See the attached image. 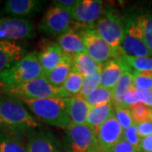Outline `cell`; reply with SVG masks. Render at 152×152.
<instances>
[{"label": "cell", "instance_id": "cell-8", "mask_svg": "<svg viewBox=\"0 0 152 152\" xmlns=\"http://www.w3.org/2000/svg\"><path fill=\"white\" fill-rule=\"evenodd\" d=\"M65 134L68 152H97L101 150L96 132L89 125H71L66 129Z\"/></svg>", "mask_w": 152, "mask_h": 152}, {"label": "cell", "instance_id": "cell-11", "mask_svg": "<svg viewBox=\"0 0 152 152\" xmlns=\"http://www.w3.org/2000/svg\"><path fill=\"white\" fill-rule=\"evenodd\" d=\"M103 11V2L101 0H77L71 15L77 24L95 28V23L99 20Z\"/></svg>", "mask_w": 152, "mask_h": 152}, {"label": "cell", "instance_id": "cell-37", "mask_svg": "<svg viewBox=\"0 0 152 152\" xmlns=\"http://www.w3.org/2000/svg\"><path fill=\"white\" fill-rule=\"evenodd\" d=\"M136 91H137L138 95L140 96L141 103H144L145 105H146L147 107L152 108V90H148V91L136 90Z\"/></svg>", "mask_w": 152, "mask_h": 152}, {"label": "cell", "instance_id": "cell-16", "mask_svg": "<svg viewBox=\"0 0 152 152\" xmlns=\"http://www.w3.org/2000/svg\"><path fill=\"white\" fill-rule=\"evenodd\" d=\"M37 55L40 64L45 73L54 69L67 56L59 45L53 42H48L44 44Z\"/></svg>", "mask_w": 152, "mask_h": 152}, {"label": "cell", "instance_id": "cell-31", "mask_svg": "<svg viewBox=\"0 0 152 152\" xmlns=\"http://www.w3.org/2000/svg\"><path fill=\"white\" fill-rule=\"evenodd\" d=\"M134 87L139 91L152 90V72L133 71Z\"/></svg>", "mask_w": 152, "mask_h": 152}, {"label": "cell", "instance_id": "cell-21", "mask_svg": "<svg viewBox=\"0 0 152 152\" xmlns=\"http://www.w3.org/2000/svg\"><path fill=\"white\" fill-rule=\"evenodd\" d=\"M72 64L73 58L67 55L62 63L54 69L45 73L46 79L53 86L61 88L72 70Z\"/></svg>", "mask_w": 152, "mask_h": 152}, {"label": "cell", "instance_id": "cell-34", "mask_svg": "<svg viewBox=\"0 0 152 152\" xmlns=\"http://www.w3.org/2000/svg\"><path fill=\"white\" fill-rule=\"evenodd\" d=\"M107 152H140L135 147L133 146L130 143L126 141L124 139H122L118 142L116 145H114L110 150Z\"/></svg>", "mask_w": 152, "mask_h": 152}, {"label": "cell", "instance_id": "cell-20", "mask_svg": "<svg viewBox=\"0 0 152 152\" xmlns=\"http://www.w3.org/2000/svg\"><path fill=\"white\" fill-rule=\"evenodd\" d=\"M134 88L133 70H127L123 74L119 81L113 89V103L114 107H124L126 94Z\"/></svg>", "mask_w": 152, "mask_h": 152}, {"label": "cell", "instance_id": "cell-12", "mask_svg": "<svg viewBox=\"0 0 152 152\" xmlns=\"http://www.w3.org/2000/svg\"><path fill=\"white\" fill-rule=\"evenodd\" d=\"M123 134L124 129L113 113L96 131L98 145L101 150L107 152L123 139Z\"/></svg>", "mask_w": 152, "mask_h": 152}, {"label": "cell", "instance_id": "cell-10", "mask_svg": "<svg viewBox=\"0 0 152 152\" xmlns=\"http://www.w3.org/2000/svg\"><path fill=\"white\" fill-rule=\"evenodd\" d=\"M73 20L70 12L53 4L44 15L38 30L48 36H60L72 27Z\"/></svg>", "mask_w": 152, "mask_h": 152}, {"label": "cell", "instance_id": "cell-22", "mask_svg": "<svg viewBox=\"0 0 152 152\" xmlns=\"http://www.w3.org/2000/svg\"><path fill=\"white\" fill-rule=\"evenodd\" d=\"M113 112L114 106L113 102H109L97 107H91L88 114L86 124L91 127L96 132L99 127L113 114Z\"/></svg>", "mask_w": 152, "mask_h": 152}, {"label": "cell", "instance_id": "cell-1", "mask_svg": "<svg viewBox=\"0 0 152 152\" xmlns=\"http://www.w3.org/2000/svg\"><path fill=\"white\" fill-rule=\"evenodd\" d=\"M41 128L40 121L28 111L20 98L0 94V131L20 139Z\"/></svg>", "mask_w": 152, "mask_h": 152}, {"label": "cell", "instance_id": "cell-25", "mask_svg": "<svg viewBox=\"0 0 152 152\" xmlns=\"http://www.w3.org/2000/svg\"><path fill=\"white\" fill-rule=\"evenodd\" d=\"M85 99L91 107L113 102V90L99 86Z\"/></svg>", "mask_w": 152, "mask_h": 152}, {"label": "cell", "instance_id": "cell-5", "mask_svg": "<svg viewBox=\"0 0 152 152\" xmlns=\"http://www.w3.org/2000/svg\"><path fill=\"white\" fill-rule=\"evenodd\" d=\"M125 23L113 10H106L95 26V31L114 51L123 55L121 44L124 34Z\"/></svg>", "mask_w": 152, "mask_h": 152}, {"label": "cell", "instance_id": "cell-39", "mask_svg": "<svg viewBox=\"0 0 152 152\" xmlns=\"http://www.w3.org/2000/svg\"><path fill=\"white\" fill-rule=\"evenodd\" d=\"M140 152H152V135L142 138L140 144Z\"/></svg>", "mask_w": 152, "mask_h": 152}, {"label": "cell", "instance_id": "cell-30", "mask_svg": "<svg viewBox=\"0 0 152 152\" xmlns=\"http://www.w3.org/2000/svg\"><path fill=\"white\" fill-rule=\"evenodd\" d=\"M101 70L102 68L96 72L84 78L81 91L80 93L81 96L85 98L89 94L94 91L96 89H97L101 85Z\"/></svg>", "mask_w": 152, "mask_h": 152}, {"label": "cell", "instance_id": "cell-7", "mask_svg": "<svg viewBox=\"0 0 152 152\" xmlns=\"http://www.w3.org/2000/svg\"><path fill=\"white\" fill-rule=\"evenodd\" d=\"M75 26L83 37L86 53L97 64L102 65L109 60L119 58V55L96 32L95 28L85 26L77 23Z\"/></svg>", "mask_w": 152, "mask_h": 152}, {"label": "cell", "instance_id": "cell-36", "mask_svg": "<svg viewBox=\"0 0 152 152\" xmlns=\"http://www.w3.org/2000/svg\"><path fill=\"white\" fill-rule=\"evenodd\" d=\"M136 126H137L139 135L141 139L147 136L152 135V120L137 124Z\"/></svg>", "mask_w": 152, "mask_h": 152}, {"label": "cell", "instance_id": "cell-40", "mask_svg": "<svg viewBox=\"0 0 152 152\" xmlns=\"http://www.w3.org/2000/svg\"><path fill=\"white\" fill-rule=\"evenodd\" d=\"M97 152H105V151H102V150H100V151H98Z\"/></svg>", "mask_w": 152, "mask_h": 152}, {"label": "cell", "instance_id": "cell-3", "mask_svg": "<svg viewBox=\"0 0 152 152\" xmlns=\"http://www.w3.org/2000/svg\"><path fill=\"white\" fill-rule=\"evenodd\" d=\"M44 75L45 72L40 64L37 53H30L0 73V88L18 86Z\"/></svg>", "mask_w": 152, "mask_h": 152}, {"label": "cell", "instance_id": "cell-9", "mask_svg": "<svg viewBox=\"0 0 152 152\" xmlns=\"http://www.w3.org/2000/svg\"><path fill=\"white\" fill-rule=\"evenodd\" d=\"M33 23L26 18H0V41H23L35 37Z\"/></svg>", "mask_w": 152, "mask_h": 152}, {"label": "cell", "instance_id": "cell-26", "mask_svg": "<svg viewBox=\"0 0 152 152\" xmlns=\"http://www.w3.org/2000/svg\"><path fill=\"white\" fill-rule=\"evenodd\" d=\"M84 81V77L75 70H71L69 75L68 76L64 84L61 89L67 95L68 97L79 95L82 89V85Z\"/></svg>", "mask_w": 152, "mask_h": 152}, {"label": "cell", "instance_id": "cell-29", "mask_svg": "<svg viewBox=\"0 0 152 152\" xmlns=\"http://www.w3.org/2000/svg\"><path fill=\"white\" fill-rule=\"evenodd\" d=\"M130 111L134 124H140L152 120V108L144 103H139L128 107Z\"/></svg>", "mask_w": 152, "mask_h": 152}, {"label": "cell", "instance_id": "cell-13", "mask_svg": "<svg viewBox=\"0 0 152 152\" xmlns=\"http://www.w3.org/2000/svg\"><path fill=\"white\" fill-rule=\"evenodd\" d=\"M27 138L28 152H62L60 142L51 131L39 129Z\"/></svg>", "mask_w": 152, "mask_h": 152}, {"label": "cell", "instance_id": "cell-14", "mask_svg": "<svg viewBox=\"0 0 152 152\" xmlns=\"http://www.w3.org/2000/svg\"><path fill=\"white\" fill-rule=\"evenodd\" d=\"M132 70L121 57L109 60L102 65L101 86L113 90L125 71Z\"/></svg>", "mask_w": 152, "mask_h": 152}, {"label": "cell", "instance_id": "cell-2", "mask_svg": "<svg viewBox=\"0 0 152 152\" xmlns=\"http://www.w3.org/2000/svg\"><path fill=\"white\" fill-rule=\"evenodd\" d=\"M20 99L37 118L45 124L66 129L72 125L69 113V98Z\"/></svg>", "mask_w": 152, "mask_h": 152}, {"label": "cell", "instance_id": "cell-38", "mask_svg": "<svg viewBox=\"0 0 152 152\" xmlns=\"http://www.w3.org/2000/svg\"><path fill=\"white\" fill-rule=\"evenodd\" d=\"M76 3L77 0H57L53 2L54 5L58 6L61 9H64L70 13L76 5Z\"/></svg>", "mask_w": 152, "mask_h": 152}, {"label": "cell", "instance_id": "cell-23", "mask_svg": "<svg viewBox=\"0 0 152 152\" xmlns=\"http://www.w3.org/2000/svg\"><path fill=\"white\" fill-rule=\"evenodd\" d=\"M101 68L102 65L94 61L86 53L76 55L73 58L72 69L79 73L84 78L96 72Z\"/></svg>", "mask_w": 152, "mask_h": 152}, {"label": "cell", "instance_id": "cell-33", "mask_svg": "<svg viewBox=\"0 0 152 152\" xmlns=\"http://www.w3.org/2000/svg\"><path fill=\"white\" fill-rule=\"evenodd\" d=\"M123 139H124L126 141L130 143L133 146H134L136 149L140 151V144L141 138L139 135L136 124H134L133 125H131L129 128L124 130Z\"/></svg>", "mask_w": 152, "mask_h": 152}, {"label": "cell", "instance_id": "cell-4", "mask_svg": "<svg viewBox=\"0 0 152 152\" xmlns=\"http://www.w3.org/2000/svg\"><path fill=\"white\" fill-rule=\"evenodd\" d=\"M0 94L10 95L25 99H45V98H69L61 88L53 86L46 79L45 75L18 86L1 87Z\"/></svg>", "mask_w": 152, "mask_h": 152}, {"label": "cell", "instance_id": "cell-24", "mask_svg": "<svg viewBox=\"0 0 152 152\" xmlns=\"http://www.w3.org/2000/svg\"><path fill=\"white\" fill-rule=\"evenodd\" d=\"M0 152H28V151L20 138L0 131Z\"/></svg>", "mask_w": 152, "mask_h": 152}, {"label": "cell", "instance_id": "cell-6", "mask_svg": "<svg viewBox=\"0 0 152 152\" xmlns=\"http://www.w3.org/2000/svg\"><path fill=\"white\" fill-rule=\"evenodd\" d=\"M124 23V34L121 44L123 54L137 58L152 57V53L145 42L137 16H128Z\"/></svg>", "mask_w": 152, "mask_h": 152}, {"label": "cell", "instance_id": "cell-32", "mask_svg": "<svg viewBox=\"0 0 152 152\" xmlns=\"http://www.w3.org/2000/svg\"><path fill=\"white\" fill-rule=\"evenodd\" d=\"M114 116L118 121L122 129L125 130L134 124L130 111L125 107H114Z\"/></svg>", "mask_w": 152, "mask_h": 152}, {"label": "cell", "instance_id": "cell-35", "mask_svg": "<svg viewBox=\"0 0 152 152\" xmlns=\"http://www.w3.org/2000/svg\"><path fill=\"white\" fill-rule=\"evenodd\" d=\"M139 103H141V102H140V99L137 91L134 87L130 91H129L125 96L124 107H129L131 106H134V105Z\"/></svg>", "mask_w": 152, "mask_h": 152}, {"label": "cell", "instance_id": "cell-28", "mask_svg": "<svg viewBox=\"0 0 152 152\" xmlns=\"http://www.w3.org/2000/svg\"><path fill=\"white\" fill-rule=\"evenodd\" d=\"M137 20L141 28L145 42L152 53V14L139 15Z\"/></svg>", "mask_w": 152, "mask_h": 152}, {"label": "cell", "instance_id": "cell-27", "mask_svg": "<svg viewBox=\"0 0 152 152\" xmlns=\"http://www.w3.org/2000/svg\"><path fill=\"white\" fill-rule=\"evenodd\" d=\"M120 57L133 71L152 72L151 57L137 58V57H131V56L124 54H123Z\"/></svg>", "mask_w": 152, "mask_h": 152}, {"label": "cell", "instance_id": "cell-15", "mask_svg": "<svg viewBox=\"0 0 152 152\" xmlns=\"http://www.w3.org/2000/svg\"><path fill=\"white\" fill-rule=\"evenodd\" d=\"M58 44L64 53L72 58L76 55L86 53V46L80 31L75 25L58 37Z\"/></svg>", "mask_w": 152, "mask_h": 152}, {"label": "cell", "instance_id": "cell-19", "mask_svg": "<svg viewBox=\"0 0 152 152\" xmlns=\"http://www.w3.org/2000/svg\"><path fill=\"white\" fill-rule=\"evenodd\" d=\"M91 107L80 94L69 98V113L72 125L87 124V118Z\"/></svg>", "mask_w": 152, "mask_h": 152}, {"label": "cell", "instance_id": "cell-17", "mask_svg": "<svg viewBox=\"0 0 152 152\" xmlns=\"http://www.w3.org/2000/svg\"><path fill=\"white\" fill-rule=\"evenodd\" d=\"M44 5L45 2L40 0H8L5 2L4 10L8 15L22 18L40 13Z\"/></svg>", "mask_w": 152, "mask_h": 152}, {"label": "cell", "instance_id": "cell-18", "mask_svg": "<svg viewBox=\"0 0 152 152\" xmlns=\"http://www.w3.org/2000/svg\"><path fill=\"white\" fill-rule=\"evenodd\" d=\"M27 54L24 47L16 42L0 41V73Z\"/></svg>", "mask_w": 152, "mask_h": 152}]
</instances>
